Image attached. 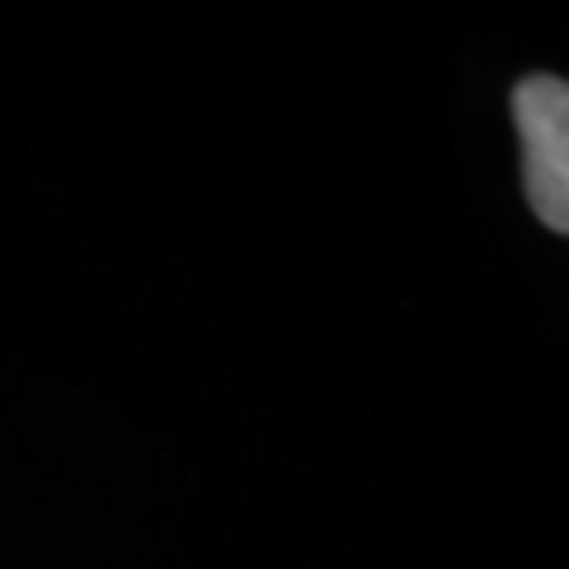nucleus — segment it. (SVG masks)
Instances as JSON below:
<instances>
[{"label":"nucleus","mask_w":569,"mask_h":569,"mask_svg":"<svg viewBox=\"0 0 569 569\" xmlns=\"http://www.w3.org/2000/svg\"><path fill=\"white\" fill-rule=\"evenodd\" d=\"M515 127L523 140V186L540 224L569 232V89L561 77L515 84Z\"/></svg>","instance_id":"nucleus-1"}]
</instances>
